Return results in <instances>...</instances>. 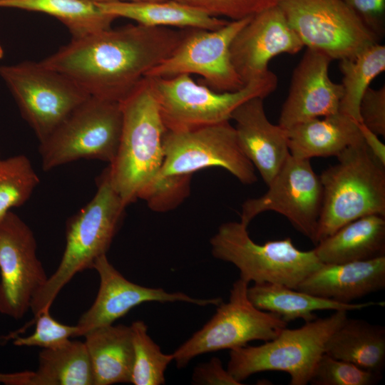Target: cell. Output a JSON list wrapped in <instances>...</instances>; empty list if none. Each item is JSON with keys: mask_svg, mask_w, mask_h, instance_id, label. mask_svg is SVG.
I'll use <instances>...</instances> for the list:
<instances>
[{"mask_svg": "<svg viewBox=\"0 0 385 385\" xmlns=\"http://www.w3.org/2000/svg\"><path fill=\"white\" fill-rule=\"evenodd\" d=\"M186 29L141 24L79 37L41 61L90 96L120 103L175 51Z\"/></svg>", "mask_w": 385, "mask_h": 385, "instance_id": "cell-1", "label": "cell"}, {"mask_svg": "<svg viewBox=\"0 0 385 385\" xmlns=\"http://www.w3.org/2000/svg\"><path fill=\"white\" fill-rule=\"evenodd\" d=\"M119 103L120 138L108 169L113 188L128 206L143 198L161 170L166 128L147 77Z\"/></svg>", "mask_w": 385, "mask_h": 385, "instance_id": "cell-2", "label": "cell"}, {"mask_svg": "<svg viewBox=\"0 0 385 385\" xmlns=\"http://www.w3.org/2000/svg\"><path fill=\"white\" fill-rule=\"evenodd\" d=\"M125 207L111 183L107 168L99 178L93 197L66 222V245L59 265L31 301L30 309L34 317L50 309L77 273L92 269L95 261L106 255Z\"/></svg>", "mask_w": 385, "mask_h": 385, "instance_id": "cell-3", "label": "cell"}, {"mask_svg": "<svg viewBox=\"0 0 385 385\" xmlns=\"http://www.w3.org/2000/svg\"><path fill=\"white\" fill-rule=\"evenodd\" d=\"M337 158L338 163L319 175L323 198L317 244L358 218L385 216V165L364 141L349 146Z\"/></svg>", "mask_w": 385, "mask_h": 385, "instance_id": "cell-4", "label": "cell"}, {"mask_svg": "<svg viewBox=\"0 0 385 385\" xmlns=\"http://www.w3.org/2000/svg\"><path fill=\"white\" fill-rule=\"evenodd\" d=\"M347 312L334 311L299 328L286 327L261 345L230 349L227 369L240 383L258 372L278 371L289 375L290 385H305L324 353L327 340L347 317Z\"/></svg>", "mask_w": 385, "mask_h": 385, "instance_id": "cell-5", "label": "cell"}, {"mask_svg": "<svg viewBox=\"0 0 385 385\" xmlns=\"http://www.w3.org/2000/svg\"><path fill=\"white\" fill-rule=\"evenodd\" d=\"M247 228L240 221L225 222L210 242L213 257L234 265L240 278L249 283L279 284L296 289L322 265L313 250H299L290 237L257 244Z\"/></svg>", "mask_w": 385, "mask_h": 385, "instance_id": "cell-6", "label": "cell"}, {"mask_svg": "<svg viewBox=\"0 0 385 385\" xmlns=\"http://www.w3.org/2000/svg\"><path fill=\"white\" fill-rule=\"evenodd\" d=\"M166 128L185 131L230 121L234 111L255 97L266 98L277 86L272 71L240 90L217 92L195 82L189 74L168 78L147 77Z\"/></svg>", "mask_w": 385, "mask_h": 385, "instance_id": "cell-7", "label": "cell"}, {"mask_svg": "<svg viewBox=\"0 0 385 385\" xmlns=\"http://www.w3.org/2000/svg\"><path fill=\"white\" fill-rule=\"evenodd\" d=\"M121 129L120 103L89 96L39 142L43 170L81 159L110 164L118 150Z\"/></svg>", "mask_w": 385, "mask_h": 385, "instance_id": "cell-8", "label": "cell"}, {"mask_svg": "<svg viewBox=\"0 0 385 385\" xmlns=\"http://www.w3.org/2000/svg\"><path fill=\"white\" fill-rule=\"evenodd\" d=\"M249 282L239 278L230 291L229 301L217 305L215 314L173 353L176 366H186L195 357L208 352L232 349L251 341H270L287 322L272 312L256 308L249 300Z\"/></svg>", "mask_w": 385, "mask_h": 385, "instance_id": "cell-9", "label": "cell"}, {"mask_svg": "<svg viewBox=\"0 0 385 385\" xmlns=\"http://www.w3.org/2000/svg\"><path fill=\"white\" fill-rule=\"evenodd\" d=\"M0 76L39 142L90 96L71 79L41 61L1 66Z\"/></svg>", "mask_w": 385, "mask_h": 385, "instance_id": "cell-10", "label": "cell"}, {"mask_svg": "<svg viewBox=\"0 0 385 385\" xmlns=\"http://www.w3.org/2000/svg\"><path fill=\"white\" fill-rule=\"evenodd\" d=\"M163 151L160 177H191L204 168L220 167L244 184L257 180L255 168L242 152L230 121L185 131L166 130Z\"/></svg>", "mask_w": 385, "mask_h": 385, "instance_id": "cell-11", "label": "cell"}, {"mask_svg": "<svg viewBox=\"0 0 385 385\" xmlns=\"http://www.w3.org/2000/svg\"><path fill=\"white\" fill-rule=\"evenodd\" d=\"M277 6L304 46L332 60L353 58L378 42L342 0H280Z\"/></svg>", "mask_w": 385, "mask_h": 385, "instance_id": "cell-12", "label": "cell"}, {"mask_svg": "<svg viewBox=\"0 0 385 385\" xmlns=\"http://www.w3.org/2000/svg\"><path fill=\"white\" fill-rule=\"evenodd\" d=\"M251 17L229 21L216 30L186 29L175 51L145 77L196 74L202 78L204 85L215 91L232 92L241 89L245 85L232 63L230 46L236 34Z\"/></svg>", "mask_w": 385, "mask_h": 385, "instance_id": "cell-13", "label": "cell"}, {"mask_svg": "<svg viewBox=\"0 0 385 385\" xmlns=\"http://www.w3.org/2000/svg\"><path fill=\"white\" fill-rule=\"evenodd\" d=\"M267 186L262 196L245 201L240 222L248 226L259 214L276 212L316 245L323 189L310 160L289 155Z\"/></svg>", "mask_w": 385, "mask_h": 385, "instance_id": "cell-14", "label": "cell"}, {"mask_svg": "<svg viewBox=\"0 0 385 385\" xmlns=\"http://www.w3.org/2000/svg\"><path fill=\"white\" fill-rule=\"evenodd\" d=\"M33 231L16 213L0 220V313L21 319L48 276Z\"/></svg>", "mask_w": 385, "mask_h": 385, "instance_id": "cell-15", "label": "cell"}, {"mask_svg": "<svg viewBox=\"0 0 385 385\" xmlns=\"http://www.w3.org/2000/svg\"><path fill=\"white\" fill-rule=\"evenodd\" d=\"M92 269L99 276V289L93 304L76 324L77 337H83L96 328L113 324L131 309L145 302H183L205 307L217 306L222 302L221 297L198 299L181 292H168L162 288L147 287L133 283L111 264L106 255L98 257Z\"/></svg>", "mask_w": 385, "mask_h": 385, "instance_id": "cell-16", "label": "cell"}, {"mask_svg": "<svg viewBox=\"0 0 385 385\" xmlns=\"http://www.w3.org/2000/svg\"><path fill=\"white\" fill-rule=\"evenodd\" d=\"M304 45L277 5L251 17L230 46L232 63L245 85L271 71L269 62L282 53L294 54Z\"/></svg>", "mask_w": 385, "mask_h": 385, "instance_id": "cell-17", "label": "cell"}, {"mask_svg": "<svg viewBox=\"0 0 385 385\" xmlns=\"http://www.w3.org/2000/svg\"><path fill=\"white\" fill-rule=\"evenodd\" d=\"M332 61L320 51L307 48L293 71L279 118L280 127L288 130L306 120L339 112L343 88L329 77Z\"/></svg>", "mask_w": 385, "mask_h": 385, "instance_id": "cell-18", "label": "cell"}, {"mask_svg": "<svg viewBox=\"0 0 385 385\" xmlns=\"http://www.w3.org/2000/svg\"><path fill=\"white\" fill-rule=\"evenodd\" d=\"M264 98H252L232 113L239 145L267 185L289 156L287 130L267 118Z\"/></svg>", "mask_w": 385, "mask_h": 385, "instance_id": "cell-19", "label": "cell"}, {"mask_svg": "<svg viewBox=\"0 0 385 385\" xmlns=\"http://www.w3.org/2000/svg\"><path fill=\"white\" fill-rule=\"evenodd\" d=\"M385 288V256L342 264H322L296 288L341 303H354Z\"/></svg>", "mask_w": 385, "mask_h": 385, "instance_id": "cell-20", "label": "cell"}, {"mask_svg": "<svg viewBox=\"0 0 385 385\" xmlns=\"http://www.w3.org/2000/svg\"><path fill=\"white\" fill-rule=\"evenodd\" d=\"M359 124L339 111L298 123L287 130L289 153L308 160L337 157L349 146L364 141Z\"/></svg>", "mask_w": 385, "mask_h": 385, "instance_id": "cell-21", "label": "cell"}, {"mask_svg": "<svg viewBox=\"0 0 385 385\" xmlns=\"http://www.w3.org/2000/svg\"><path fill=\"white\" fill-rule=\"evenodd\" d=\"M322 264H342L385 256V216L370 215L344 225L313 249Z\"/></svg>", "mask_w": 385, "mask_h": 385, "instance_id": "cell-22", "label": "cell"}, {"mask_svg": "<svg viewBox=\"0 0 385 385\" xmlns=\"http://www.w3.org/2000/svg\"><path fill=\"white\" fill-rule=\"evenodd\" d=\"M94 385L130 383L133 346L130 326L109 324L84 336Z\"/></svg>", "mask_w": 385, "mask_h": 385, "instance_id": "cell-23", "label": "cell"}, {"mask_svg": "<svg viewBox=\"0 0 385 385\" xmlns=\"http://www.w3.org/2000/svg\"><path fill=\"white\" fill-rule=\"evenodd\" d=\"M102 11L153 27L216 30L229 21L175 0L96 3Z\"/></svg>", "mask_w": 385, "mask_h": 385, "instance_id": "cell-24", "label": "cell"}, {"mask_svg": "<svg viewBox=\"0 0 385 385\" xmlns=\"http://www.w3.org/2000/svg\"><path fill=\"white\" fill-rule=\"evenodd\" d=\"M247 297L257 309L272 312L289 322L297 319L307 322L317 318L315 311L359 310L371 306L384 307V302L341 303L317 297L279 284H254L247 288Z\"/></svg>", "mask_w": 385, "mask_h": 385, "instance_id": "cell-25", "label": "cell"}, {"mask_svg": "<svg viewBox=\"0 0 385 385\" xmlns=\"http://www.w3.org/2000/svg\"><path fill=\"white\" fill-rule=\"evenodd\" d=\"M324 353L382 376L385 366V327L346 317L327 340Z\"/></svg>", "mask_w": 385, "mask_h": 385, "instance_id": "cell-26", "label": "cell"}, {"mask_svg": "<svg viewBox=\"0 0 385 385\" xmlns=\"http://www.w3.org/2000/svg\"><path fill=\"white\" fill-rule=\"evenodd\" d=\"M30 385H94L84 342L70 339L60 346L42 349Z\"/></svg>", "mask_w": 385, "mask_h": 385, "instance_id": "cell-27", "label": "cell"}, {"mask_svg": "<svg viewBox=\"0 0 385 385\" xmlns=\"http://www.w3.org/2000/svg\"><path fill=\"white\" fill-rule=\"evenodd\" d=\"M0 8L41 12L55 17L79 38L111 28L116 19L89 0H0Z\"/></svg>", "mask_w": 385, "mask_h": 385, "instance_id": "cell-28", "label": "cell"}, {"mask_svg": "<svg viewBox=\"0 0 385 385\" xmlns=\"http://www.w3.org/2000/svg\"><path fill=\"white\" fill-rule=\"evenodd\" d=\"M343 94L339 111L361 123L359 104L372 81L385 70V46L374 43L351 58L340 60Z\"/></svg>", "mask_w": 385, "mask_h": 385, "instance_id": "cell-29", "label": "cell"}, {"mask_svg": "<svg viewBox=\"0 0 385 385\" xmlns=\"http://www.w3.org/2000/svg\"><path fill=\"white\" fill-rule=\"evenodd\" d=\"M133 364L130 383L134 385L165 384V372L173 361L172 354H164L148 334V327L142 320L131 325Z\"/></svg>", "mask_w": 385, "mask_h": 385, "instance_id": "cell-30", "label": "cell"}, {"mask_svg": "<svg viewBox=\"0 0 385 385\" xmlns=\"http://www.w3.org/2000/svg\"><path fill=\"white\" fill-rule=\"evenodd\" d=\"M40 180L24 155L0 158V220L13 207L24 205Z\"/></svg>", "mask_w": 385, "mask_h": 385, "instance_id": "cell-31", "label": "cell"}, {"mask_svg": "<svg viewBox=\"0 0 385 385\" xmlns=\"http://www.w3.org/2000/svg\"><path fill=\"white\" fill-rule=\"evenodd\" d=\"M382 378L356 365L324 353L313 371L312 385H372Z\"/></svg>", "mask_w": 385, "mask_h": 385, "instance_id": "cell-32", "label": "cell"}, {"mask_svg": "<svg viewBox=\"0 0 385 385\" xmlns=\"http://www.w3.org/2000/svg\"><path fill=\"white\" fill-rule=\"evenodd\" d=\"M50 309L39 312L31 324L36 323L34 333L27 337L16 336L12 339L17 346H38L42 349H53L60 346L76 337V325L63 324L50 314Z\"/></svg>", "mask_w": 385, "mask_h": 385, "instance_id": "cell-33", "label": "cell"}, {"mask_svg": "<svg viewBox=\"0 0 385 385\" xmlns=\"http://www.w3.org/2000/svg\"><path fill=\"white\" fill-rule=\"evenodd\" d=\"M215 17L231 21L252 16L277 6L280 0H175Z\"/></svg>", "mask_w": 385, "mask_h": 385, "instance_id": "cell-34", "label": "cell"}, {"mask_svg": "<svg viewBox=\"0 0 385 385\" xmlns=\"http://www.w3.org/2000/svg\"><path fill=\"white\" fill-rule=\"evenodd\" d=\"M361 123L377 135L385 136V87H369L359 104Z\"/></svg>", "mask_w": 385, "mask_h": 385, "instance_id": "cell-35", "label": "cell"}, {"mask_svg": "<svg viewBox=\"0 0 385 385\" xmlns=\"http://www.w3.org/2000/svg\"><path fill=\"white\" fill-rule=\"evenodd\" d=\"M379 42L385 34V0H342Z\"/></svg>", "mask_w": 385, "mask_h": 385, "instance_id": "cell-36", "label": "cell"}, {"mask_svg": "<svg viewBox=\"0 0 385 385\" xmlns=\"http://www.w3.org/2000/svg\"><path fill=\"white\" fill-rule=\"evenodd\" d=\"M195 384L202 385H241L223 366L217 357H212L207 362L197 364L192 374Z\"/></svg>", "mask_w": 385, "mask_h": 385, "instance_id": "cell-37", "label": "cell"}, {"mask_svg": "<svg viewBox=\"0 0 385 385\" xmlns=\"http://www.w3.org/2000/svg\"><path fill=\"white\" fill-rule=\"evenodd\" d=\"M359 128L367 148L381 163L385 165V145L379 138V135L362 123L359 124Z\"/></svg>", "mask_w": 385, "mask_h": 385, "instance_id": "cell-38", "label": "cell"}, {"mask_svg": "<svg viewBox=\"0 0 385 385\" xmlns=\"http://www.w3.org/2000/svg\"><path fill=\"white\" fill-rule=\"evenodd\" d=\"M33 371L1 373L0 383L6 385H30Z\"/></svg>", "mask_w": 385, "mask_h": 385, "instance_id": "cell-39", "label": "cell"}, {"mask_svg": "<svg viewBox=\"0 0 385 385\" xmlns=\"http://www.w3.org/2000/svg\"><path fill=\"white\" fill-rule=\"evenodd\" d=\"M95 3H106L115 1H163V0H89Z\"/></svg>", "mask_w": 385, "mask_h": 385, "instance_id": "cell-40", "label": "cell"}, {"mask_svg": "<svg viewBox=\"0 0 385 385\" xmlns=\"http://www.w3.org/2000/svg\"><path fill=\"white\" fill-rule=\"evenodd\" d=\"M3 56H4V49L1 45L0 44V59L3 57Z\"/></svg>", "mask_w": 385, "mask_h": 385, "instance_id": "cell-41", "label": "cell"}]
</instances>
